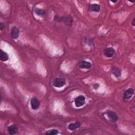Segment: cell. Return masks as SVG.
<instances>
[{
	"instance_id": "5bb4252c",
	"label": "cell",
	"mask_w": 135,
	"mask_h": 135,
	"mask_svg": "<svg viewBox=\"0 0 135 135\" xmlns=\"http://www.w3.org/2000/svg\"><path fill=\"white\" fill-rule=\"evenodd\" d=\"M0 59L3 61H7L9 59V56L8 54L2 50L0 51Z\"/></svg>"
},
{
	"instance_id": "e0dca14e",
	"label": "cell",
	"mask_w": 135,
	"mask_h": 135,
	"mask_svg": "<svg viewBox=\"0 0 135 135\" xmlns=\"http://www.w3.org/2000/svg\"><path fill=\"white\" fill-rule=\"evenodd\" d=\"M4 28H5L4 24L2 23H0V30L1 31L3 30Z\"/></svg>"
},
{
	"instance_id": "52a82bcc",
	"label": "cell",
	"mask_w": 135,
	"mask_h": 135,
	"mask_svg": "<svg viewBox=\"0 0 135 135\" xmlns=\"http://www.w3.org/2000/svg\"><path fill=\"white\" fill-rule=\"evenodd\" d=\"M106 114L111 121L113 123L116 122L118 119V116L116 113L111 111H107Z\"/></svg>"
},
{
	"instance_id": "2e32d148",
	"label": "cell",
	"mask_w": 135,
	"mask_h": 135,
	"mask_svg": "<svg viewBox=\"0 0 135 135\" xmlns=\"http://www.w3.org/2000/svg\"><path fill=\"white\" fill-rule=\"evenodd\" d=\"M36 14L39 16H43L45 14V11L44 10L40 8H36L35 10Z\"/></svg>"
},
{
	"instance_id": "d6986e66",
	"label": "cell",
	"mask_w": 135,
	"mask_h": 135,
	"mask_svg": "<svg viewBox=\"0 0 135 135\" xmlns=\"http://www.w3.org/2000/svg\"><path fill=\"white\" fill-rule=\"evenodd\" d=\"M132 25L135 27V18H133L132 20Z\"/></svg>"
},
{
	"instance_id": "3957f363",
	"label": "cell",
	"mask_w": 135,
	"mask_h": 135,
	"mask_svg": "<svg viewBox=\"0 0 135 135\" xmlns=\"http://www.w3.org/2000/svg\"><path fill=\"white\" fill-rule=\"evenodd\" d=\"M86 98L83 95H80L75 99V104L76 107H80L85 105Z\"/></svg>"
},
{
	"instance_id": "30bf717a",
	"label": "cell",
	"mask_w": 135,
	"mask_h": 135,
	"mask_svg": "<svg viewBox=\"0 0 135 135\" xmlns=\"http://www.w3.org/2000/svg\"><path fill=\"white\" fill-rule=\"evenodd\" d=\"M115 53V50L112 47L106 48L104 50L105 55L108 58H111L113 56Z\"/></svg>"
},
{
	"instance_id": "4fadbf2b",
	"label": "cell",
	"mask_w": 135,
	"mask_h": 135,
	"mask_svg": "<svg viewBox=\"0 0 135 135\" xmlns=\"http://www.w3.org/2000/svg\"><path fill=\"white\" fill-rule=\"evenodd\" d=\"M92 66V64L91 63L86 61L83 60L81 61L79 65V67L82 69H89Z\"/></svg>"
},
{
	"instance_id": "ffe728a7",
	"label": "cell",
	"mask_w": 135,
	"mask_h": 135,
	"mask_svg": "<svg viewBox=\"0 0 135 135\" xmlns=\"http://www.w3.org/2000/svg\"><path fill=\"white\" fill-rule=\"evenodd\" d=\"M111 1L114 3H116V2H117V0H116V1Z\"/></svg>"
},
{
	"instance_id": "8992f818",
	"label": "cell",
	"mask_w": 135,
	"mask_h": 135,
	"mask_svg": "<svg viewBox=\"0 0 135 135\" xmlns=\"http://www.w3.org/2000/svg\"><path fill=\"white\" fill-rule=\"evenodd\" d=\"M134 90L132 88H130L127 89L124 93V100L125 101L131 99L134 94Z\"/></svg>"
},
{
	"instance_id": "8fae6325",
	"label": "cell",
	"mask_w": 135,
	"mask_h": 135,
	"mask_svg": "<svg viewBox=\"0 0 135 135\" xmlns=\"http://www.w3.org/2000/svg\"><path fill=\"white\" fill-rule=\"evenodd\" d=\"M89 11L90 12H100V6L97 4H92L89 5Z\"/></svg>"
},
{
	"instance_id": "9a60e30c",
	"label": "cell",
	"mask_w": 135,
	"mask_h": 135,
	"mask_svg": "<svg viewBox=\"0 0 135 135\" xmlns=\"http://www.w3.org/2000/svg\"><path fill=\"white\" fill-rule=\"evenodd\" d=\"M59 133V131L57 129H52L47 131L45 135H57Z\"/></svg>"
},
{
	"instance_id": "ba28073f",
	"label": "cell",
	"mask_w": 135,
	"mask_h": 135,
	"mask_svg": "<svg viewBox=\"0 0 135 135\" xmlns=\"http://www.w3.org/2000/svg\"><path fill=\"white\" fill-rule=\"evenodd\" d=\"M20 30L18 27L13 26L11 30V35L12 38L14 39H17L19 37Z\"/></svg>"
},
{
	"instance_id": "9c48e42d",
	"label": "cell",
	"mask_w": 135,
	"mask_h": 135,
	"mask_svg": "<svg viewBox=\"0 0 135 135\" xmlns=\"http://www.w3.org/2000/svg\"><path fill=\"white\" fill-rule=\"evenodd\" d=\"M81 123L79 121H76L75 123H72L69 124L68 128L70 130L74 131L76 129L79 128L81 126Z\"/></svg>"
},
{
	"instance_id": "7c38bea8",
	"label": "cell",
	"mask_w": 135,
	"mask_h": 135,
	"mask_svg": "<svg viewBox=\"0 0 135 135\" xmlns=\"http://www.w3.org/2000/svg\"><path fill=\"white\" fill-rule=\"evenodd\" d=\"M112 74L114 75L116 77H120L121 76V70L117 67L114 66L112 68Z\"/></svg>"
},
{
	"instance_id": "5b68a950",
	"label": "cell",
	"mask_w": 135,
	"mask_h": 135,
	"mask_svg": "<svg viewBox=\"0 0 135 135\" xmlns=\"http://www.w3.org/2000/svg\"><path fill=\"white\" fill-rule=\"evenodd\" d=\"M7 131L10 135H16L18 132V128L15 124L11 125L7 128Z\"/></svg>"
},
{
	"instance_id": "277c9868",
	"label": "cell",
	"mask_w": 135,
	"mask_h": 135,
	"mask_svg": "<svg viewBox=\"0 0 135 135\" xmlns=\"http://www.w3.org/2000/svg\"><path fill=\"white\" fill-rule=\"evenodd\" d=\"M30 104L32 109L33 110H36L39 108L40 103L37 98L34 97L31 100Z\"/></svg>"
},
{
	"instance_id": "6da1fadb",
	"label": "cell",
	"mask_w": 135,
	"mask_h": 135,
	"mask_svg": "<svg viewBox=\"0 0 135 135\" xmlns=\"http://www.w3.org/2000/svg\"><path fill=\"white\" fill-rule=\"evenodd\" d=\"M66 80L62 78H56L53 80V85L57 88H61L65 85Z\"/></svg>"
},
{
	"instance_id": "ac0fdd59",
	"label": "cell",
	"mask_w": 135,
	"mask_h": 135,
	"mask_svg": "<svg viewBox=\"0 0 135 135\" xmlns=\"http://www.w3.org/2000/svg\"><path fill=\"white\" fill-rule=\"evenodd\" d=\"M99 86H100V85L98 84H95L94 85H93V88L95 89H98V88H99Z\"/></svg>"
},
{
	"instance_id": "7a4b0ae2",
	"label": "cell",
	"mask_w": 135,
	"mask_h": 135,
	"mask_svg": "<svg viewBox=\"0 0 135 135\" xmlns=\"http://www.w3.org/2000/svg\"><path fill=\"white\" fill-rule=\"evenodd\" d=\"M55 20L58 21H63L65 25L68 26H71L73 23V19L70 16L65 17H56Z\"/></svg>"
},
{
	"instance_id": "44dd1931",
	"label": "cell",
	"mask_w": 135,
	"mask_h": 135,
	"mask_svg": "<svg viewBox=\"0 0 135 135\" xmlns=\"http://www.w3.org/2000/svg\"><path fill=\"white\" fill-rule=\"evenodd\" d=\"M129 2H131V3H134L135 2V1H129Z\"/></svg>"
}]
</instances>
